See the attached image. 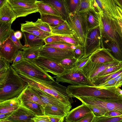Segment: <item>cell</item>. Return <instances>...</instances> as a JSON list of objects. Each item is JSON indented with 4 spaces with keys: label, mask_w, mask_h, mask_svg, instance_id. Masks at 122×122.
Segmentation results:
<instances>
[{
    "label": "cell",
    "mask_w": 122,
    "mask_h": 122,
    "mask_svg": "<svg viewBox=\"0 0 122 122\" xmlns=\"http://www.w3.org/2000/svg\"><path fill=\"white\" fill-rule=\"evenodd\" d=\"M16 72L22 79L30 86L40 89L66 105L70 104V97L66 92L67 87L60 85L55 80L43 81Z\"/></svg>",
    "instance_id": "obj_1"
},
{
    "label": "cell",
    "mask_w": 122,
    "mask_h": 122,
    "mask_svg": "<svg viewBox=\"0 0 122 122\" xmlns=\"http://www.w3.org/2000/svg\"><path fill=\"white\" fill-rule=\"evenodd\" d=\"M9 77L5 84L0 88V102L20 96L28 86L10 66Z\"/></svg>",
    "instance_id": "obj_2"
},
{
    "label": "cell",
    "mask_w": 122,
    "mask_h": 122,
    "mask_svg": "<svg viewBox=\"0 0 122 122\" xmlns=\"http://www.w3.org/2000/svg\"><path fill=\"white\" fill-rule=\"evenodd\" d=\"M100 14L99 26L102 39L115 42L122 52V39L117 31L119 23L117 18L103 13Z\"/></svg>",
    "instance_id": "obj_3"
},
{
    "label": "cell",
    "mask_w": 122,
    "mask_h": 122,
    "mask_svg": "<svg viewBox=\"0 0 122 122\" xmlns=\"http://www.w3.org/2000/svg\"><path fill=\"white\" fill-rule=\"evenodd\" d=\"M86 12L69 13L66 20L74 33V37L80 45L84 46L88 30L86 18Z\"/></svg>",
    "instance_id": "obj_4"
},
{
    "label": "cell",
    "mask_w": 122,
    "mask_h": 122,
    "mask_svg": "<svg viewBox=\"0 0 122 122\" xmlns=\"http://www.w3.org/2000/svg\"><path fill=\"white\" fill-rule=\"evenodd\" d=\"M11 66L16 71L45 81H54L53 77L38 66L33 61L24 59Z\"/></svg>",
    "instance_id": "obj_5"
},
{
    "label": "cell",
    "mask_w": 122,
    "mask_h": 122,
    "mask_svg": "<svg viewBox=\"0 0 122 122\" xmlns=\"http://www.w3.org/2000/svg\"><path fill=\"white\" fill-rule=\"evenodd\" d=\"M53 77L58 83H67L72 85L94 86L80 70L74 68L65 70L61 74Z\"/></svg>",
    "instance_id": "obj_6"
},
{
    "label": "cell",
    "mask_w": 122,
    "mask_h": 122,
    "mask_svg": "<svg viewBox=\"0 0 122 122\" xmlns=\"http://www.w3.org/2000/svg\"><path fill=\"white\" fill-rule=\"evenodd\" d=\"M84 57L90 56L97 50L104 47L99 25L88 29L85 38Z\"/></svg>",
    "instance_id": "obj_7"
},
{
    "label": "cell",
    "mask_w": 122,
    "mask_h": 122,
    "mask_svg": "<svg viewBox=\"0 0 122 122\" xmlns=\"http://www.w3.org/2000/svg\"><path fill=\"white\" fill-rule=\"evenodd\" d=\"M36 0H8L17 18L38 12Z\"/></svg>",
    "instance_id": "obj_8"
},
{
    "label": "cell",
    "mask_w": 122,
    "mask_h": 122,
    "mask_svg": "<svg viewBox=\"0 0 122 122\" xmlns=\"http://www.w3.org/2000/svg\"><path fill=\"white\" fill-rule=\"evenodd\" d=\"M39 56L58 63L65 59L74 57L73 51L44 46L39 51Z\"/></svg>",
    "instance_id": "obj_9"
},
{
    "label": "cell",
    "mask_w": 122,
    "mask_h": 122,
    "mask_svg": "<svg viewBox=\"0 0 122 122\" xmlns=\"http://www.w3.org/2000/svg\"><path fill=\"white\" fill-rule=\"evenodd\" d=\"M75 98L79 99L82 103L95 106L104 109L108 111H115L122 113V102L106 101L92 97H76Z\"/></svg>",
    "instance_id": "obj_10"
},
{
    "label": "cell",
    "mask_w": 122,
    "mask_h": 122,
    "mask_svg": "<svg viewBox=\"0 0 122 122\" xmlns=\"http://www.w3.org/2000/svg\"><path fill=\"white\" fill-rule=\"evenodd\" d=\"M36 114L24 104L22 101L19 107L0 122H33Z\"/></svg>",
    "instance_id": "obj_11"
},
{
    "label": "cell",
    "mask_w": 122,
    "mask_h": 122,
    "mask_svg": "<svg viewBox=\"0 0 122 122\" xmlns=\"http://www.w3.org/2000/svg\"><path fill=\"white\" fill-rule=\"evenodd\" d=\"M93 9L97 12L103 13L112 17L120 16L117 10L115 0H92Z\"/></svg>",
    "instance_id": "obj_12"
},
{
    "label": "cell",
    "mask_w": 122,
    "mask_h": 122,
    "mask_svg": "<svg viewBox=\"0 0 122 122\" xmlns=\"http://www.w3.org/2000/svg\"><path fill=\"white\" fill-rule=\"evenodd\" d=\"M116 64V62L103 63H94L90 59L80 70L84 75L91 80L105 69Z\"/></svg>",
    "instance_id": "obj_13"
},
{
    "label": "cell",
    "mask_w": 122,
    "mask_h": 122,
    "mask_svg": "<svg viewBox=\"0 0 122 122\" xmlns=\"http://www.w3.org/2000/svg\"><path fill=\"white\" fill-rule=\"evenodd\" d=\"M33 61L44 71L47 72H50L55 76L61 74L65 70L60 63L39 56Z\"/></svg>",
    "instance_id": "obj_14"
},
{
    "label": "cell",
    "mask_w": 122,
    "mask_h": 122,
    "mask_svg": "<svg viewBox=\"0 0 122 122\" xmlns=\"http://www.w3.org/2000/svg\"><path fill=\"white\" fill-rule=\"evenodd\" d=\"M28 85L30 90L46 104L57 106L69 111L71 109L72 106L66 105L50 94L38 88Z\"/></svg>",
    "instance_id": "obj_15"
},
{
    "label": "cell",
    "mask_w": 122,
    "mask_h": 122,
    "mask_svg": "<svg viewBox=\"0 0 122 122\" xmlns=\"http://www.w3.org/2000/svg\"><path fill=\"white\" fill-rule=\"evenodd\" d=\"M19 50L18 47L9 37L0 45V57L5 59L10 63H11Z\"/></svg>",
    "instance_id": "obj_16"
},
{
    "label": "cell",
    "mask_w": 122,
    "mask_h": 122,
    "mask_svg": "<svg viewBox=\"0 0 122 122\" xmlns=\"http://www.w3.org/2000/svg\"><path fill=\"white\" fill-rule=\"evenodd\" d=\"M21 94L18 97L0 102V121L7 117L19 107L22 102Z\"/></svg>",
    "instance_id": "obj_17"
},
{
    "label": "cell",
    "mask_w": 122,
    "mask_h": 122,
    "mask_svg": "<svg viewBox=\"0 0 122 122\" xmlns=\"http://www.w3.org/2000/svg\"><path fill=\"white\" fill-rule=\"evenodd\" d=\"M92 112L87 105L84 103L70 111L65 117L66 122H77L78 121Z\"/></svg>",
    "instance_id": "obj_18"
},
{
    "label": "cell",
    "mask_w": 122,
    "mask_h": 122,
    "mask_svg": "<svg viewBox=\"0 0 122 122\" xmlns=\"http://www.w3.org/2000/svg\"><path fill=\"white\" fill-rule=\"evenodd\" d=\"M90 59L94 63H103L120 61L115 59L110 52V50L104 47L99 49L90 55Z\"/></svg>",
    "instance_id": "obj_19"
},
{
    "label": "cell",
    "mask_w": 122,
    "mask_h": 122,
    "mask_svg": "<svg viewBox=\"0 0 122 122\" xmlns=\"http://www.w3.org/2000/svg\"><path fill=\"white\" fill-rule=\"evenodd\" d=\"M22 32H27L39 36L44 39L52 35V34L43 31L36 26L32 21H26L25 23L21 24Z\"/></svg>",
    "instance_id": "obj_20"
},
{
    "label": "cell",
    "mask_w": 122,
    "mask_h": 122,
    "mask_svg": "<svg viewBox=\"0 0 122 122\" xmlns=\"http://www.w3.org/2000/svg\"><path fill=\"white\" fill-rule=\"evenodd\" d=\"M56 9L65 21L69 17V13L64 0H41Z\"/></svg>",
    "instance_id": "obj_21"
},
{
    "label": "cell",
    "mask_w": 122,
    "mask_h": 122,
    "mask_svg": "<svg viewBox=\"0 0 122 122\" xmlns=\"http://www.w3.org/2000/svg\"><path fill=\"white\" fill-rule=\"evenodd\" d=\"M17 18L16 14L8 1L0 8V21L12 23Z\"/></svg>",
    "instance_id": "obj_22"
},
{
    "label": "cell",
    "mask_w": 122,
    "mask_h": 122,
    "mask_svg": "<svg viewBox=\"0 0 122 122\" xmlns=\"http://www.w3.org/2000/svg\"><path fill=\"white\" fill-rule=\"evenodd\" d=\"M23 34L24 45L31 47L44 46L45 44L44 39L35 35L25 32H22Z\"/></svg>",
    "instance_id": "obj_23"
},
{
    "label": "cell",
    "mask_w": 122,
    "mask_h": 122,
    "mask_svg": "<svg viewBox=\"0 0 122 122\" xmlns=\"http://www.w3.org/2000/svg\"><path fill=\"white\" fill-rule=\"evenodd\" d=\"M86 16L88 29L99 25L101 20L100 13L92 9L86 11Z\"/></svg>",
    "instance_id": "obj_24"
},
{
    "label": "cell",
    "mask_w": 122,
    "mask_h": 122,
    "mask_svg": "<svg viewBox=\"0 0 122 122\" xmlns=\"http://www.w3.org/2000/svg\"><path fill=\"white\" fill-rule=\"evenodd\" d=\"M44 40L45 44L54 42H62L71 44L75 46L80 45L74 36L71 37L52 35Z\"/></svg>",
    "instance_id": "obj_25"
},
{
    "label": "cell",
    "mask_w": 122,
    "mask_h": 122,
    "mask_svg": "<svg viewBox=\"0 0 122 122\" xmlns=\"http://www.w3.org/2000/svg\"><path fill=\"white\" fill-rule=\"evenodd\" d=\"M50 27L52 35L74 36V33L66 21L57 26Z\"/></svg>",
    "instance_id": "obj_26"
},
{
    "label": "cell",
    "mask_w": 122,
    "mask_h": 122,
    "mask_svg": "<svg viewBox=\"0 0 122 122\" xmlns=\"http://www.w3.org/2000/svg\"><path fill=\"white\" fill-rule=\"evenodd\" d=\"M21 98L23 102L31 101L37 103L44 108L46 105L30 89L29 85L21 94Z\"/></svg>",
    "instance_id": "obj_27"
},
{
    "label": "cell",
    "mask_w": 122,
    "mask_h": 122,
    "mask_svg": "<svg viewBox=\"0 0 122 122\" xmlns=\"http://www.w3.org/2000/svg\"><path fill=\"white\" fill-rule=\"evenodd\" d=\"M102 40L104 47L110 50V53L115 59L122 61V52L116 42L102 39Z\"/></svg>",
    "instance_id": "obj_28"
},
{
    "label": "cell",
    "mask_w": 122,
    "mask_h": 122,
    "mask_svg": "<svg viewBox=\"0 0 122 122\" xmlns=\"http://www.w3.org/2000/svg\"><path fill=\"white\" fill-rule=\"evenodd\" d=\"M43 46L31 47L24 45L20 49L24 54V59L34 61L39 56V51Z\"/></svg>",
    "instance_id": "obj_29"
},
{
    "label": "cell",
    "mask_w": 122,
    "mask_h": 122,
    "mask_svg": "<svg viewBox=\"0 0 122 122\" xmlns=\"http://www.w3.org/2000/svg\"><path fill=\"white\" fill-rule=\"evenodd\" d=\"M36 4L38 12L40 14L54 15L61 17L58 12L48 4L41 0H37Z\"/></svg>",
    "instance_id": "obj_30"
},
{
    "label": "cell",
    "mask_w": 122,
    "mask_h": 122,
    "mask_svg": "<svg viewBox=\"0 0 122 122\" xmlns=\"http://www.w3.org/2000/svg\"><path fill=\"white\" fill-rule=\"evenodd\" d=\"M46 115L54 116L65 117L69 111L58 106L46 105L45 107Z\"/></svg>",
    "instance_id": "obj_31"
},
{
    "label": "cell",
    "mask_w": 122,
    "mask_h": 122,
    "mask_svg": "<svg viewBox=\"0 0 122 122\" xmlns=\"http://www.w3.org/2000/svg\"><path fill=\"white\" fill-rule=\"evenodd\" d=\"M40 19L43 22L47 24L51 27H53L65 21L61 17L54 15L41 14Z\"/></svg>",
    "instance_id": "obj_32"
},
{
    "label": "cell",
    "mask_w": 122,
    "mask_h": 122,
    "mask_svg": "<svg viewBox=\"0 0 122 122\" xmlns=\"http://www.w3.org/2000/svg\"><path fill=\"white\" fill-rule=\"evenodd\" d=\"M122 72V68L113 72L104 75L96 76L91 80V81L94 85H97L115 78Z\"/></svg>",
    "instance_id": "obj_33"
},
{
    "label": "cell",
    "mask_w": 122,
    "mask_h": 122,
    "mask_svg": "<svg viewBox=\"0 0 122 122\" xmlns=\"http://www.w3.org/2000/svg\"><path fill=\"white\" fill-rule=\"evenodd\" d=\"M12 23L0 21V45L9 37Z\"/></svg>",
    "instance_id": "obj_34"
},
{
    "label": "cell",
    "mask_w": 122,
    "mask_h": 122,
    "mask_svg": "<svg viewBox=\"0 0 122 122\" xmlns=\"http://www.w3.org/2000/svg\"><path fill=\"white\" fill-rule=\"evenodd\" d=\"M23 102L26 107L35 112L36 115H45V108L40 104L31 101H26Z\"/></svg>",
    "instance_id": "obj_35"
},
{
    "label": "cell",
    "mask_w": 122,
    "mask_h": 122,
    "mask_svg": "<svg viewBox=\"0 0 122 122\" xmlns=\"http://www.w3.org/2000/svg\"><path fill=\"white\" fill-rule=\"evenodd\" d=\"M99 88L109 89L117 88L122 86V83L116 81L113 78L97 85H94Z\"/></svg>",
    "instance_id": "obj_36"
},
{
    "label": "cell",
    "mask_w": 122,
    "mask_h": 122,
    "mask_svg": "<svg viewBox=\"0 0 122 122\" xmlns=\"http://www.w3.org/2000/svg\"><path fill=\"white\" fill-rule=\"evenodd\" d=\"M122 114L113 117H95L92 122H122Z\"/></svg>",
    "instance_id": "obj_37"
},
{
    "label": "cell",
    "mask_w": 122,
    "mask_h": 122,
    "mask_svg": "<svg viewBox=\"0 0 122 122\" xmlns=\"http://www.w3.org/2000/svg\"><path fill=\"white\" fill-rule=\"evenodd\" d=\"M44 46L53 47L58 49L73 51L75 46L71 44L65 42H56L45 44Z\"/></svg>",
    "instance_id": "obj_38"
},
{
    "label": "cell",
    "mask_w": 122,
    "mask_h": 122,
    "mask_svg": "<svg viewBox=\"0 0 122 122\" xmlns=\"http://www.w3.org/2000/svg\"><path fill=\"white\" fill-rule=\"evenodd\" d=\"M82 0H64L69 13H76Z\"/></svg>",
    "instance_id": "obj_39"
},
{
    "label": "cell",
    "mask_w": 122,
    "mask_h": 122,
    "mask_svg": "<svg viewBox=\"0 0 122 122\" xmlns=\"http://www.w3.org/2000/svg\"><path fill=\"white\" fill-rule=\"evenodd\" d=\"M92 8V0H82L76 13L84 12Z\"/></svg>",
    "instance_id": "obj_40"
},
{
    "label": "cell",
    "mask_w": 122,
    "mask_h": 122,
    "mask_svg": "<svg viewBox=\"0 0 122 122\" xmlns=\"http://www.w3.org/2000/svg\"><path fill=\"white\" fill-rule=\"evenodd\" d=\"M77 59L75 58H68L64 59L60 63L65 70L74 68Z\"/></svg>",
    "instance_id": "obj_41"
},
{
    "label": "cell",
    "mask_w": 122,
    "mask_h": 122,
    "mask_svg": "<svg viewBox=\"0 0 122 122\" xmlns=\"http://www.w3.org/2000/svg\"><path fill=\"white\" fill-rule=\"evenodd\" d=\"M122 68V61H121L117 64L108 67L99 73L97 76L104 75L113 72Z\"/></svg>",
    "instance_id": "obj_42"
},
{
    "label": "cell",
    "mask_w": 122,
    "mask_h": 122,
    "mask_svg": "<svg viewBox=\"0 0 122 122\" xmlns=\"http://www.w3.org/2000/svg\"><path fill=\"white\" fill-rule=\"evenodd\" d=\"M94 113L95 117H99L104 116L108 111L103 108L95 106L86 104Z\"/></svg>",
    "instance_id": "obj_43"
},
{
    "label": "cell",
    "mask_w": 122,
    "mask_h": 122,
    "mask_svg": "<svg viewBox=\"0 0 122 122\" xmlns=\"http://www.w3.org/2000/svg\"><path fill=\"white\" fill-rule=\"evenodd\" d=\"M34 23L36 26L41 30L51 33L50 26L46 23L43 22L40 19L38 18Z\"/></svg>",
    "instance_id": "obj_44"
},
{
    "label": "cell",
    "mask_w": 122,
    "mask_h": 122,
    "mask_svg": "<svg viewBox=\"0 0 122 122\" xmlns=\"http://www.w3.org/2000/svg\"><path fill=\"white\" fill-rule=\"evenodd\" d=\"M10 69L0 71V88L5 84L9 77Z\"/></svg>",
    "instance_id": "obj_45"
},
{
    "label": "cell",
    "mask_w": 122,
    "mask_h": 122,
    "mask_svg": "<svg viewBox=\"0 0 122 122\" xmlns=\"http://www.w3.org/2000/svg\"><path fill=\"white\" fill-rule=\"evenodd\" d=\"M75 47L73 51L74 58L77 59L84 56V46L79 45Z\"/></svg>",
    "instance_id": "obj_46"
},
{
    "label": "cell",
    "mask_w": 122,
    "mask_h": 122,
    "mask_svg": "<svg viewBox=\"0 0 122 122\" xmlns=\"http://www.w3.org/2000/svg\"><path fill=\"white\" fill-rule=\"evenodd\" d=\"M90 56L85 57L83 56L77 59L75 66L74 68L80 70L89 60L90 58Z\"/></svg>",
    "instance_id": "obj_47"
},
{
    "label": "cell",
    "mask_w": 122,
    "mask_h": 122,
    "mask_svg": "<svg viewBox=\"0 0 122 122\" xmlns=\"http://www.w3.org/2000/svg\"><path fill=\"white\" fill-rule=\"evenodd\" d=\"M15 32L13 30L11 29L9 37L14 43L19 50L23 46L21 43L20 40L18 39L14 35Z\"/></svg>",
    "instance_id": "obj_48"
},
{
    "label": "cell",
    "mask_w": 122,
    "mask_h": 122,
    "mask_svg": "<svg viewBox=\"0 0 122 122\" xmlns=\"http://www.w3.org/2000/svg\"><path fill=\"white\" fill-rule=\"evenodd\" d=\"M24 59V54L23 51L21 50H18L14 57L12 65L15 64Z\"/></svg>",
    "instance_id": "obj_49"
},
{
    "label": "cell",
    "mask_w": 122,
    "mask_h": 122,
    "mask_svg": "<svg viewBox=\"0 0 122 122\" xmlns=\"http://www.w3.org/2000/svg\"><path fill=\"white\" fill-rule=\"evenodd\" d=\"M33 122H50L49 116L47 115L37 116L31 119Z\"/></svg>",
    "instance_id": "obj_50"
},
{
    "label": "cell",
    "mask_w": 122,
    "mask_h": 122,
    "mask_svg": "<svg viewBox=\"0 0 122 122\" xmlns=\"http://www.w3.org/2000/svg\"><path fill=\"white\" fill-rule=\"evenodd\" d=\"M10 63L5 59L0 57V71L8 70L10 68Z\"/></svg>",
    "instance_id": "obj_51"
},
{
    "label": "cell",
    "mask_w": 122,
    "mask_h": 122,
    "mask_svg": "<svg viewBox=\"0 0 122 122\" xmlns=\"http://www.w3.org/2000/svg\"><path fill=\"white\" fill-rule=\"evenodd\" d=\"M95 117L94 115L92 112L91 113L78 121L77 122H92Z\"/></svg>",
    "instance_id": "obj_52"
},
{
    "label": "cell",
    "mask_w": 122,
    "mask_h": 122,
    "mask_svg": "<svg viewBox=\"0 0 122 122\" xmlns=\"http://www.w3.org/2000/svg\"><path fill=\"white\" fill-rule=\"evenodd\" d=\"M50 120V122H63L64 118L61 117L54 116H48Z\"/></svg>",
    "instance_id": "obj_53"
},
{
    "label": "cell",
    "mask_w": 122,
    "mask_h": 122,
    "mask_svg": "<svg viewBox=\"0 0 122 122\" xmlns=\"http://www.w3.org/2000/svg\"><path fill=\"white\" fill-rule=\"evenodd\" d=\"M122 114V113L115 111H107L106 113L104 116L108 117H113L120 115Z\"/></svg>",
    "instance_id": "obj_54"
},
{
    "label": "cell",
    "mask_w": 122,
    "mask_h": 122,
    "mask_svg": "<svg viewBox=\"0 0 122 122\" xmlns=\"http://www.w3.org/2000/svg\"><path fill=\"white\" fill-rule=\"evenodd\" d=\"M117 19L119 24L117 26V31L122 39V20L120 17Z\"/></svg>",
    "instance_id": "obj_55"
},
{
    "label": "cell",
    "mask_w": 122,
    "mask_h": 122,
    "mask_svg": "<svg viewBox=\"0 0 122 122\" xmlns=\"http://www.w3.org/2000/svg\"><path fill=\"white\" fill-rule=\"evenodd\" d=\"M22 33L20 31H15L14 35L15 37L18 39L20 40L22 36Z\"/></svg>",
    "instance_id": "obj_56"
},
{
    "label": "cell",
    "mask_w": 122,
    "mask_h": 122,
    "mask_svg": "<svg viewBox=\"0 0 122 122\" xmlns=\"http://www.w3.org/2000/svg\"><path fill=\"white\" fill-rule=\"evenodd\" d=\"M114 78L116 81L122 83V72Z\"/></svg>",
    "instance_id": "obj_57"
},
{
    "label": "cell",
    "mask_w": 122,
    "mask_h": 122,
    "mask_svg": "<svg viewBox=\"0 0 122 122\" xmlns=\"http://www.w3.org/2000/svg\"><path fill=\"white\" fill-rule=\"evenodd\" d=\"M116 4L122 10V0H115Z\"/></svg>",
    "instance_id": "obj_58"
},
{
    "label": "cell",
    "mask_w": 122,
    "mask_h": 122,
    "mask_svg": "<svg viewBox=\"0 0 122 122\" xmlns=\"http://www.w3.org/2000/svg\"><path fill=\"white\" fill-rule=\"evenodd\" d=\"M117 10L120 18L122 20V10L116 5Z\"/></svg>",
    "instance_id": "obj_59"
},
{
    "label": "cell",
    "mask_w": 122,
    "mask_h": 122,
    "mask_svg": "<svg viewBox=\"0 0 122 122\" xmlns=\"http://www.w3.org/2000/svg\"><path fill=\"white\" fill-rule=\"evenodd\" d=\"M8 1V0H0V8L2 7Z\"/></svg>",
    "instance_id": "obj_60"
},
{
    "label": "cell",
    "mask_w": 122,
    "mask_h": 122,
    "mask_svg": "<svg viewBox=\"0 0 122 122\" xmlns=\"http://www.w3.org/2000/svg\"><path fill=\"white\" fill-rule=\"evenodd\" d=\"M119 87H118L116 88V89L118 92L122 96V90L120 89Z\"/></svg>",
    "instance_id": "obj_61"
},
{
    "label": "cell",
    "mask_w": 122,
    "mask_h": 122,
    "mask_svg": "<svg viewBox=\"0 0 122 122\" xmlns=\"http://www.w3.org/2000/svg\"></svg>",
    "instance_id": "obj_62"
}]
</instances>
